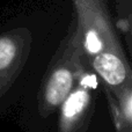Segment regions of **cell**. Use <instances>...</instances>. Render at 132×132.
Masks as SVG:
<instances>
[{"label":"cell","mask_w":132,"mask_h":132,"mask_svg":"<svg viewBox=\"0 0 132 132\" xmlns=\"http://www.w3.org/2000/svg\"><path fill=\"white\" fill-rule=\"evenodd\" d=\"M94 68L110 86H119L126 79V68L118 56L100 52L94 59Z\"/></svg>","instance_id":"6da1fadb"},{"label":"cell","mask_w":132,"mask_h":132,"mask_svg":"<svg viewBox=\"0 0 132 132\" xmlns=\"http://www.w3.org/2000/svg\"><path fill=\"white\" fill-rule=\"evenodd\" d=\"M73 85L72 73L60 68L51 75L45 90V98L51 105H59L68 96Z\"/></svg>","instance_id":"7a4b0ae2"},{"label":"cell","mask_w":132,"mask_h":132,"mask_svg":"<svg viewBox=\"0 0 132 132\" xmlns=\"http://www.w3.org/2000/svg\"><path fill=\"white\" fill-rule=\"evenodd\" d=\"M88 101V94L84 89H79V90L72 93L64 101V107H63V116L67 121H72L74 119L80 112L84 110L85 105L87 104Z\"/></svg>","instance_id":"3957f363"},{"label":"cell","mask_w":132,"mask_h":132,"mask_svg":"<svg viewBox=\"0 0 132 132\" xmlns=\"http://www.w3.org/2000/svg\"><path fill=\"white\" fill-rule=\"evenodd\" d=\"M15 45L9 38H0V70L6 68L15 57Z\"/></svg>","instance_id":"277c9868"},{"label":"cell","mask_w":132,"mask_h":132,"mask_svg":"<svg viewBox=\"0 0 132 132\" xmlns=\"http://www.w3.org/2000/svg\"><path fill=\"white\" fill-rule=\"evenodd\" d=\"M86 46L90 53H98L102 49V43L95 31H89L86 37Z\"/></svg>","instance_id":"5b68a950"},{"label":"cell","mask_w":132,"mask_h":132,"mask_svg":"<svg viewBox=\"0 0 132 132\" xmlns=\"http://www.w3.org/2000/svg\"><path fill=\"white\" fill-rule=\"evenodd\" d=\"M125 116L128 121L131 119V96L128 95L126 97V104H125Z\"/></svg>","instance_id":"8992f818"}]
</instances>
